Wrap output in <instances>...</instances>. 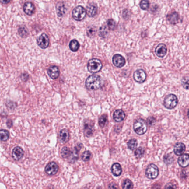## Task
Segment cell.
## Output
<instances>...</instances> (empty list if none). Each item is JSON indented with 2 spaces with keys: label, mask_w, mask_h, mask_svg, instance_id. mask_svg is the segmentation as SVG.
I'll list each match as a JSON object with an SVG mask.
<instances>
[{
  "label": "cell",
  "mask_w": 189,
  "mask_h": 189,
  "mask_svg": "<svg viewBox=\"0 0 189 189\" xmlns=\"http://www.w3.org/2000/svg\"><path fill=\"white\" fill-rule=\"evenodd\" d=\"M102 84V79L98 75H90L86 81V86L88 90H96Z\"/></svg>",
  "instance_id": "cell-1"
},
{
  "label": "cell",
  "mask_w": 189,
  "mask_h": 189,
  "mask_svg": "<svg viewBox=\"0 0 189 189\" xmlns=\"http://www.w3.org/2000/svg\"><path fill=\"white\" fill-rule=\"evenodd\" d=\"M102 67L101 61L96 58L90 59L87 64L88 70L92 73H96L99 72L102 69Z\"/></svg>",
  "instance_id": "cell-2"
},
{
  "label": "cell",
  "mask_w": 189,
  "mask_h": 189,
  "mask_svg": "<svg viewBox=\"0 0 189 189\" xmlns=\"http://www.w3.org/2000/svg\"><path fill=\"white\" fill-rule=\"evenodd\" d=\"M134 130L138 135H143L147 130L145 121L142 119H138L134 123Z\"/></svg>",
  "instance_id": "cell-3"
},
{
  "label": "cell",
  "mask_w": 189,
  "mask_h": 189,
  "mask_svg": "<svg viewBox=\"0 0 189 189\" xmlns=\"http://www.w3.org/2000/svg\"><path fill=\"white\" fill-rule=\"evenodd\" d=\"M178 99L177 96L173 94H170L165 97L164 101L165 107L168 109L174 108L177 105Z\"/></svg>",
  "instance_id": "cell-4"
},
{
  "label": "cell",
  "mask_w": 189,
  "mask_h": 189,
  "mask_svg": "<svg viewBox=\"0 0 189 189\" xmlns=\"http://www.w3.org/2000/svg\"><path fill=\"white\" fill-rule=\"evenodd\" d=\"M86 11L83 7L78 6L72 11V16L75 20L78 21H82L86 16Z\"/></svg>",
  "instance_id": "cell-5"
},
{
  "label": "cell",
  "mask_w": 189,
  "mask_h": 189,
  "mask_svg": "<svg viewBox=\"0 0 189 189\" xmlns=\"http://www.w3.org/2000/svg\"><path fill=\"white\" fill-rule=\"evenodd\" d=\"M145 175L148 179H154L158 176V167L154 164L149 165L146 169Z\"/></svg>",
  "instance_id": "cell-6"
},
{
  "label": "cell",
  "mask_w": 189,
  "mask_h": 189,
  "mask_svg": "<svg viewBox=\"0 0 189 189\" xmlns=\"http://www.w3.org/2000/svg\"><path fill=\"white\" fill-rule=\"evenodd\" d=\"M58 166L55 162H51L47 165L45 171L49 175H54L58 171Z\"/></svg>",
  "instance_id": "cell-7"
},
{
  "label": "cell",
  "mask_w": 189,
  "mask_h": 189,
  "mask_svg": "<svg viewBox=\"0 0 189 189\" xmlns=\"http://www.w3.org/2000/svg\"><path fill=\"white\" fill-rule=\"evenodd\" d=\"M134 78L136 82L142 83L144 82L146 78L145 72L143 69H138L134 73Z\"/></svg>",
  "instance_id": "cell-8"
},
{
  "label": "cell",
  "mask_w": 189,
  "mask_h": 189,
  "mask_svg": "<svg viewBox=\"0 0 189 189\" xmlns=\"http://www.w3.org/2000/svg\"><path fill=\"white\" fill-rule=\"evenodd\" d=\"M50 40L48 36L46 33L41 34L37 39V44L42 49H45L49 46Z\"/></svg>",
  "instance_id": "cell-9"
},
{
  "label": "cell",
  "mask_w": 189,
  "mask_h": 189,
  "mask_svg": "<svg viewBox=\"0 0 189 189\" xmlns=\"http://www.w3.org/2000/svg\"><path fill=\"white\" fill-rule=\"evenodd\" d=\"M113 65L118 68L123 67L125 64V59L121 54H117L113 57L112 59Z\"/></svg>",
  "instance_id": "cell-10"
},
{
  "label": "cell",
  "mask_w": 189,
  "mask_h": 189,
  "mask_svg": "<svg viewBox=\"0 0 189 189\" xmlns=\"http://www.w3.org/2000/svg\"><path fill=\"white\" fill-rule=\"evenodd\" d=\"M167 53V48L164 44H160L155 48V53L160 58H163Z\"/></svg>",
  "instance_id": "cell-11"
},
{
  "label": "cell",
  "mask_w": 189,
  "mask_h": 189,
  "mask_svg": "<svg viewBox=\"0 0 189 189\" xmlns=\"http://www.w3.org/2000/svg\"><path fill=\"white\" fill-rule=\"evenodd\" d=\"M86 11L88 16L92 17L96 15L98 11V7L96 3H90L87 6Z\"/></svg>",
  "instance_id": "cell-12"
},
{
  "label": "cell",
  "mask_w": 189,
  "mask_h": 189,
  "mask_svg": "<svg viewBox=\"0 0 189 189\" xmlns=\"http://www.w3.org/2000/svg\"><path fill=\"white\" fill-rule=\"evenodd\" d=\"M24 154V152L23 149L19 146H16L14 149H13L12 155L13 158L15 160H19L22 158Z\"/></svg>",
  "instance_id": "cell-13"
},
{
  "label": "cell",
  "mask_w": 189,
  "mask_h": 189,
  "mask_svg": "<svg viewBox=\"0 0 189 189\" xmlns=\"http://www.w3.org/2000/svg\"><path fill=\"white\" fill-rule=\"evenodd\" d=\"M48 74L50 75V77L53 79H56L59 77V68L57 66L53 65L51 66L48 69Z\"/></svg>",
  "instance_id": "cell-14"
},
{
  "label": "cell",
  "mask_w": 189,
  "mask_h": 189,
  "mask_svg": "<svg viewBox=\"0 0 189 189\" xmlns=\"http://www.w3.org/2000/svg\"><path fill=\"white\" fill-rule=\"evenodd\" d=\"M69 138V134L68 130L65 129H62L60 131L58 136L59 142L62 144L67 143Z\"/></svg>",
  "instance_id": "cell-15"
},
{
  "label": "cell",
  "mask_w": 189,
  "mask_h": 189,
  "mask_svg": "<svg viewBox=\"0 0 189 189\" xmlns=\"http://www.w3.org/2000/svg\"><path fill=\"white\" fill-rule=\"evenodd\" d=\"M125 117V114L121 109H117L113 113V119L116 122H121Z\"/></svg>",
  "instance_id": "cell-16"
},
{
  "label": "cell",
  "mask_w": 189,
  "mask_h": 189,
  "mask_svg": "<svg viewBox=\"0 0 189 189\" xmlns=\"http://www.w3.org/2000/svg\"><path fill=\"white\" fill-rule=\"evenodd\" d=\"M178 163L181 167H186L188 166L189 164V155L187 154L181 155L178 159Z\"/></svg>",
  "instance_id": "cell-17"
},
{
  "label": "cell",
  "mask_w": 189,
  "mask_h": 189,
  "mask_svg": "<svg viewBox=\"0 0 189 189\" xmlns=\"http://www.w3.org/2000/svg\"><path fill=\"white\" fill-rule=\"evenodd\" d=\"M23 10L25 13L28 15H32L35 11L34 5L31 2H27L23 6Z\"/></svg>",
  "instance_id": "cell-18"
},
{
  "label": "cell",
  "mask_w": 189,
  "mask_h": 189,
  "mask_svg": "<svg viewBox=\"0 0 189 189\" xmlns=\"http://www.w3.org/2000/svg\"><path fill=\"white\" fill-rule=\"evenodd\" d=\"M185 151V145L182 143H177L174 146V153L177 155L180 156L184 154Z\"/></svg>",
  "instance_id": "cell-19"
},
{
  "label": "cell",
  "mask_w": 189,
  "mask_h": 189,
  "mask_svg": "<svg viewBox=\"0 0 189 189\" xmlns=\"http://www.w3.org/2000/svg\"><path fill=\"white\" fill-rule=\"evenodd\" d=\"M167 19L171 24L176 25L179 20V16L177 13L173 12L167 16Z\"/></svg>",
  "instance_id": "cell-20"
},
{
  "label": "cell",
  "mask_w": 189,
  "mask_h": 189,
  "mask_svg": "<svg viewBox=\"0 0 189 189\" xmlns=\"http://www.w3.org/2000/svg\"><path fill=\"white\" fill-rule=\"evenodd\" d=\"M112 171L113 174L115 177L120 176L122 173L121 165L117 163L113 164L112 166Z\"/></svg>",
  "instance_id": "cell-21"
},
{
  "label": "cell",
  "mask_w": 189,
  "mask_h": 189,
  "mask_svg": "<svg viewBox=\"0 0 189 189\" xmlns=\"http://www.w3.org/2000/svg\"><path fill=\"white\" fill-rule=\"evenodd\" d=\"M57 13L59 17H62L65 13V6L63 2H59L57 5Z\"/></svg>",
  "instance_id": "cell-22"
},
{
  "label": "cell",
  "mask_w": 189,
  "mask_h": 189,
  "mask_svg": "<svg viewBox=\"0 0 189 189\" xmlns=\"http://www.w3.org/2000/svg\"><path fill=\"white\" fill-rule=\"evenodd\" d=\"M79 44L76 40H73L69 44V48L73 52H77L79 48Z\"/></svg>",
  "instance_id": "cell-23"
},
{
  "label": "cell",
  "mask_w": 189,
  "mask_h": 189,
  "mask_svg": "<svg viewBox=\"0 0 189 189\" xmlns=\"http://www.w3.org/2000/svg\"><path fill=\"white\" fill-rule=\"evenodd\" d=\"M9 132L6 130L1 129L0 130V140L1 141H7L9 139Z\"/></svg>",
  "instance_id": "cell-24"
},
{
  "label": "cell",
  "mask_w": 189,
  "mask_h": 189,
  "mask_svg": "<svg viewBox=\"0 0 189 189\" xmlns=\"http://www.w3.org/2000/svg\"><path fill=\"white\" fill-rule=\"evenodd\" d=\"M108 34V28L106 27V26H102L100 28H99V35L103 38H105L107 36Z\"/></svg>",
  "instance_id": "cell-25"
},
{
  "label": "cell",
  "mask_w": 189,
  "mask_h": 189,
  "mask_svg": "<svg viewBox=\"0 0 189 189\" xmlns=\"http://www.w3.org/2000/svg\"><path fill=\"white\" fill-rule=\"evenodd\" d=\"M128 148L131 150H134L136 149V146L138 145V142L136 139H130L128 142Z\"/></svg>",
  "instance_id": "cell-26"
},
{
  "label": "cell",
  "mask_w": 189,
  "mask_h": 189,
  "mask_svg": "<svg viewBox=\"0 0 189 189\" xmlns=\"http://www.w3.org/2000/svg\"><path fill=\"white\" fill-rule=\"evenodd\" d=\"M71 151L69 149L67 148V147H63L61 150V156H62V158H69V155L71 154Z\"/></svg>",
  "instance_id": "cell-27"
},
{
  "label": "cell",
  "mask_w": 189,
  "mask_h": 189,
  "mask_svg": "<svg viewBox=\"0 0 189 189\" xmlns=\"http://www.w3.org/2000/svg\"><path fill=\"white\" fill-rule=\"evenodd\" d=\"M96 27L94 26H90V27H88L87 29V34L88 37H93L96 33Z\"/></svg>",
  "instance_id": "cell-28"
},
{
  "label": "cell",
  "mask_w": 189,
  "mask_h": 189,
  "mask_svg": "<svg viewBox=\"0 0 189 189\" xmlns=\"http://www.w3.org/2000/svg\"><path fill=\"white\" fill-rule=\"evenodd\" d=\"M107 116L106 115H102L99 119V124L100 126V127H104L106 125V124L108 123V119Z\"/></svg>",
  "instance_id": "cell-29"
},
{
  "label": "cell",
  "mask_w": 189,
  "mask_h": 189,
  "mask_svg": "<svg viewBox=\"0 0 189 189\" xmlns=\"http://www.w3.org/2000/svg\"><path fill=\"white\" fill-rule=\"evenodd\" d=\"M122 187L124 189H132L133 188V185L130 180L126 179L122 184Z\"/></svg>",
  "instance_id": "cell-30"
},
{
  "label": "cell",
  "mask_w": 189,
  "mask_h": 189,
  "mask_svg": "<svg viewBox=\"0 0 189 189\" xmlns=\"http://www.w3.org/2000/svg\"><path fill=\"white\" fill-rule=\"evenodd\" d=\"M149 3L148 0H142L140 3V7L143 10H147L149 9Z\"/></svg>",
  "instance_id": "cell-31"
},
{
  "label": "cell",
  "mask_w": 189,
  "mask_h": 189,
  "mask_svg": "<svg viewBox=\"0 0 189 189\" xmlns=\"http://www.w3.org/2000/svg\"><path fill=\"white\" fill-rule=\"evenodd\" d=\"M144 149L143 148H139L138 149H136V150L135 151V156H136L137 158H140L143 156L144 154Z\"/></svg>",
  "instance_id": "cell-32"
},
{
  "label": "cell",
  "mask_w": 189,
  "mask_h": 189,
  "mask_svg": "<svg viewBox=\"0 0 189 189\" xmlns=\"http://www.w3.org/2000/svg\"><path fill=\"white\" fill-rule=\"evenodd\" d=\"M92 154L89 151H85L82 156V159L84 161H88L91 158Z\"/></svg>",
  "instance_id": "cell-33"
},
{
  "label": "cell",
  "mask_w": 189,
  "mask_h": 189,
  "mask_svg": "<svg viewBox=\"0 0 189 189\" xmlns=\"http://www.w3.org/2000/svg\"><path fill=\"white\" fill-rule=\"evenodd\" d=\"M107 25L109 30H114L116 27V22L113 19H109L107 21Z\"/></svg>",
  "instance_id": "cell-34"
},
{
  "label": "cell",
  "mask_w": 189,
  "mask_h": 189,
  "mask_svg": "<svg viewBox=\"0 0 189 189\" xmlns=\"http://www.w3.org/2000/svg\"><path fill=\"white\" fill-rule=\"evenodd\" d=\"M92 127H91L90 125H89L88 124H86V125L84 126V131H85V133L86 135H90L92 134Z\"/></svg>",
  "instance_id": "cell-35"
},
{
  "label": "cell",
  "mask_w": 189,
  "mask_h": 189,
  "mask_svg": "<svg viewBox=\"0 0 189 189\" xmlns=\"http://www.w3.org/2000/svg\"><path fill=\"white\" fill-rule=\"evenodd\" d=\"M19 33L21 37H25L28 34V31H27L25 27H20L19 28Z\"/></svg>",
  "instance_id": "cell-36"
},
{
  "label": "cell",
  "mask_w": 189,
  "mask_h": 189,
  "mask_svg": "<svg viewBox=\"0 0 189 189\" xmlns=\"http://www.w3.org/2000/svg\"><path fill=\"white\" fill-rule=\"evenodd\" d=\"M28 78H29V76H28V74H27V73H24L21 75V79H22V81H25V82L28 80Z\"/></svg>",
  "instance_id": "cell-37"
},
{
  "label": "cell",
  "mask_w": 189,
  "mask_h": 189,
  "mask_svg": "<svg viewBox=\"0 0 189 189\" xmlns=\"http://www.w3.org/2000/svg\"><path fill=\"white\" fill-rule=\"evenodd\" d=\"M12 121H11V120L8 121L7 122V126L9 128L11 127L12 126Z\"/></svg>",
  "instance_id": "cell-38"
},
{
  "label": "cell",
  "mask_w": 189,
  "mask_h": 189,
  "mask_svg": "<svg viewBox=\"0 0 189 189\" xmlns=\"http://www.w3.org/2000/svg\"><path fill=\"white\" fill-rule=\"evenodd\" d=\"M11 0H0V1L3 4H7L9 3Z\"/></svg>",
  "instance_id": "cell-39"
},
{
  "label": "cell",
  "mask_w": 189,
  "mask_h": 189,
  "mask_svg": "<svg viewBox=\"0 0 189 189\" xmlns=\"http://www.w3.org/2000/svg\"><path fill=\"white\" fill-rule=\"evenodd\" d=\"M169 184L170 185V186H169V185H166L165 187V188H175V186H173V184H171L170 183H169Z\"/></svg>",
  "instance_id": "cell-40"
}]
</instances>
